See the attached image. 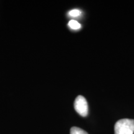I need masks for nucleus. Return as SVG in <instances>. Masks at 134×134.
Segmentation results:
<instances>
[{"label":"nucleus","instance_id":"nucleus-5","mask_svg":"<svg viewBox=\"0 0 134 134\" xmlns=\"http://www.w3.org/2000/svg\"><path fill=\"white\" fill-rule=\"evenodd\" d=\"M81 14V11L78 9H73L69 12V15L71 17H77Z\"/></svg>","mask_w":134,"mask_h":134},{"label":"nucleus","instance_id":"nucleus-4","mask_svg":"<svg viewBox=\"0 0 134 134\" xmlns=\"http://www.w3.org/2000/svg\"><path fill=\"white\" fill-rule=\"evenodd\" d=\"M70 134H88L86 131L77 127H73L70 130Z\"/></svg>","mask_w":134,"mask_h":134},{"label":"nucleus","instance_id":"nucleus-3","mask_svg":"<svg viewBox=\"0 0 134 134\" xmlns=\"http://www.w3.org/2000/svg\"><path fill=\"white\" fill-rule=\"evenodd\" d=\"M68 26L72 29L77 30L80 29L81 26L78 21H75V20H71L68 23Z\"/></svg>","mask_w":134,"mask_h":134},{"label":"nucleus","instance_id":"nucleus-1","mask_svg":"<svg viewBox=\"0 0 134 134\" xmlns=\"http://www.w3.org/2000/svg\"><path fill=\"white\" fill-rule=\"evenodd\" d=\"M115 134H133L134 120L123 119L118 120L114 126Z\"/></svg>","mask_w":134,"mask_h":134},{"label":"nucleus","instance_id":"nucleus-2","mask_svg":"<svg viewBox=\"0 0 134 134\" xmlns=\"http://www.w3.org/2000/svg\"><path fill=\"white\" fill-rule=\"evenodd\" d=\"M76 111L82 117H86L88 114V105L87 100L83 96H78L74 103Z\"/></svg>","mask_w":134,"mask_h":134}]
</instances>
